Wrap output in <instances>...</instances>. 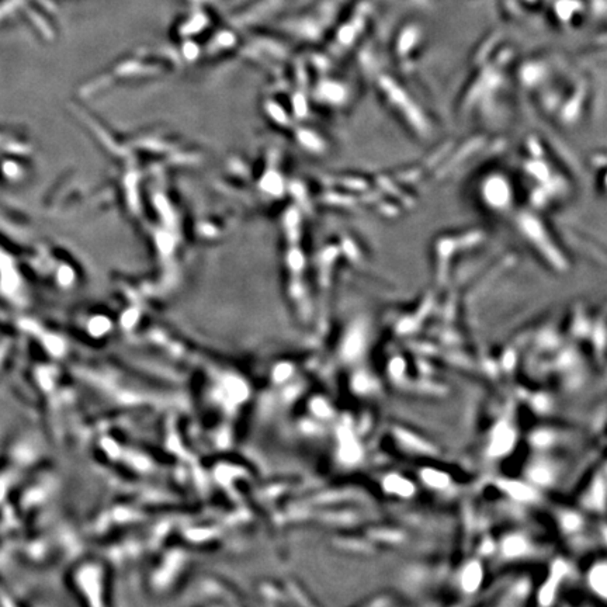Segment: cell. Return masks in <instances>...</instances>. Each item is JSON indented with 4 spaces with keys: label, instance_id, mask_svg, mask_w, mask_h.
<instances>
[{
    "label": "cell",
    "instance_id": "cell-11",
    "mask_svg": "<svg viewBox=\"0 0 607 607\" xmlns=\"http://www.w3.org/2000/svg\"><path fill=\"white\" fill-rule=\"evenodd\" d=\"M530 475L535 482H540V484H544L550 480V474L544 469H534V470H531Z\"/></svg>",
    "mask_w": 607,
    "mask_h": 607
},
{
    "label": "cell",
    "instance_id": "cell-9",
    "mask_svg": "<svg viewBox=\"0 0 607 607\" xmlns=\"http://www.w3.org/2000/svg\"><path fill=\"white\" fill-rule=\"evenodd\" d=\"M526 543L520 537H509L504 544V551L508 557H516L526 551Z\"/></svg>",
    "mask_w": 607,
    "mask_h": 607
},
{
    "label": "cell",
    "instance_id": "cell-2",
    "mask_svg": "<svg viewBox=\"0 0 607 607\" xmlns=\"http://www.w3.org/2000/svg\"><path fill=\"white\" fill-rule=\"evenodd\" d=\"M515 442V435L513 432L509 429L508 426L501 424L496 429L495 435H493V440L491 443V454L493 455H501L505 454L506 451L511 450V447L513 446Z\"/></svg>",
    "mask_w": 607,
    "mask_h": 607
},
{
    "label": "cell",
    "instance_id": "cell-10",
    "mask_svg": "<svg viewBox=\"0 0 607 607\" xmlns=\"http://www.w3.org/2000/svg\"><path fill=\"white\" fill-rule=\"evenodd\" d=\"M422 477L427 484L435 486V488H444L449 484V477L446 474L438 473L433 470H424Z\"/></svg>",
    "mask_w": 607,
    "mask_h": 607
},
{
    "label": "cell",
    "instance_id": "cell-14",
    "mask_svg": "<svg viewBox=\"0 0 607 607\" xmlns=\"http://www.w3.org/2000/svg\"><path fill=\"white\" fill-rule=\"evenodd\" d=\"M366 382H367V380H366L363 375L357 377V378H356V387H357V389H363L364 385H366Z\"/></svg>",
    "mask_w": 607,
    "mask_h": 607
},
{
    "label": "cell",
    "instance_id": "cell-8",
    "mask_svg": "<svg viewBox=\"0 0 607 607\" xmlns=\"http://www.w3.org/2000/svg\"><path fill=\"white\" fill-rule=\"evenodd\" d=\"M502 486L519 501H528L534 496L533 489L520 482H502Z\"/></svg>",
    "mask_w": 607,
    "mask_h": 607
},
{
    "label": "cell",
    "instance_id": "cell-13",
    "mask_svg": "<svg viewBox=\"0 0 607 607\" xmlns=\"http://www.w3.org/2000/svg\"><path fill=\"white\" fill-rule=\"evenodd\" d=\"M578 523H579L578 517H577V516H573V515H569V516H566V517L564 519V524H565V527L569 528V530L577 528Z\"/></svg>",
    "mask_w": 607,
    "mask_h": 607
},
{
    "label": "cell",
    "instance_id": "cell-7",
    "mask_svg": "<svg viewBox=\"0 0 607 607\" xmlns=\"http://www.w3.org/2000/svg\"><path fill=\"white\" fill-rule=\"evenodd\" d=\"M363 347V335L359 329H354L350 332L347 342L344 344V354L349 357V359H353L357 354L362 351Z\"/></svg>",
    "mask_w": 607,
    "mask_h": 607
},
{
    "label": "cell",
    "instance_id": "cell-15",
    "mask_svg": "<svg viewBox=\"0 0 607 607\" xmlns=\"http://www.w3.org/2000/svg\"><path fill=\"white\" fill-rule=\"evenodd\" d=\"M402 367H404V363L401 360H397V362H394V364H392V370H395V373H401Z\"/></svg>",
    "mask_w": 607,
    "mask_h": 607
},
{
    "label": "cell",
    "instance_id": "cell-4",
    "mask_svg": "<svg viewBox=\"0 0 607 607\" xmlns=\"http://www.w3.org/2000/svg\"><path fill=\"white\" fill-rule=\"evenodd\" d=\"M481 579H482L481 566L477 562H473L466 569H464L462 588L469 592H474L478 588V585L481 584Z\"/></svg>",
    "mask_w": 607,
    "mask_h": 607
},
{
    "label": "cell",
    "instance_id": "cell-3",
    "mask_svg": "<svg viewBox=\"0 0 607 607\" xmlns=\"http://www.w3.org/2000/svg\"><path fill=\"white\" fill-rule=\"evenodd\" d=\"M360 447L357 444L356 439L353 438V435L346 431L342 429L340 431V455L344 461L347 462H354L360 458Z\"/></svg>",
    "mask_w": 607,
    "mask_h": 607
},
{
    "label": "cell",
    "instance_id": "cell-1",
    "mask_svg": "<svg viewBox=\"0 0 607 607\" xmlns=\"http://www.w3.org/2000/svg\"><path fill=\"white\" fill-rule=\"evenodd\" d=\"M502 174H492L480 187V198L489 209L502 212L512 205V187Z\"/></svg>",
    "mask_w": 607,
    "mask_h": 607
},
{
    "label": "cell",
    "instance_id": "cell-12",
    "mask_svg": "<svg viewBox=\"0 0 607 607\" xmlns=\"http://www.w3.org/2000/svg\"><path fill=\"white\" fill-rule=\"evenodd\" d=\"M533 442L537 444V446H544V444L551 442V435L547 433V432H540V433L533 436Z\"/></svg>",
    "mask_w": 607,
    "mask_h": 607
},
{
    "label": "cell",
    "instance_id": "cell-5",
    "mask_svg": "<svg viewBox=\"0 0 607 607\" xmlns=\"http://www.w3.org/2000/svg\"><path fill=\"white\" fill-rule=\"evenodd\" d=\"M384 485H385V488H387L389 492L398 493V495H401V496H409V495H412V492H413V486H412V484L408 482V481H405V480H402L401 477H397V475H389V477L385 480Z\"/></svg>",
    "mask_w": 607,
    "mask_h": 607
},
{
    "label": "cell",
    "instance_id": "cell-6",
    "mask_svg": "<svg viewBox=\"0 0 607 607\" xmlns=\"http://www.w3.org/2000/svg\"><path fill=\"white\" fill-rule=\"evenodd\" d=\"M606 577H607V570H606V566L601 564V565H597L593 570H592V574H590V584H592V586H593V589L601 596V597H606V593H607V590H606V588H607V579H606Z\"/></svg>",
    "mask_w": 607,
    "mask_h": 607
}]
</instances>
